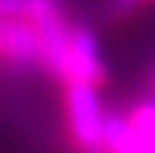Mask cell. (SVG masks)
I'll return each mask as SVG.
<instances>
[{"label":"cell","instance_id":"5b68a950","mask_svg":"<svg viewBox=\"0 0 155 153\" xmlns=\"http://www.w3.org/2000/svg\"><path fill=\"white\" fill-rule=\"evenodd\" d=\"M147 3H155V0H145V5H147Z\"/></svg>","mask_w":155,"mask_h":153},{"label":"cell","instance_id":"8992f818","mask_svg":"<svg viewBox=\"0 0 155 153\" xmlns=\"http://www.w3.org/2000/svg\"><path fill=\"white\" fill-rule=\"evenodd\" d=\"M153 90H155V77H153Z\"/></svg>","mask_w":155,"mask_h":153},{"label":"cell","instance_id":"6da1fadb","mask_svg":"<svg viewBox=\"0 0 155 153\" xmlns=\"http://www.w3.org/2000/svg\"><path fill=\"white\" fill-rule=\"evenodd\" d=\"M66 103V124H68V140L74 151L79 153H105L103 145V121L105 111L100 106L97 90L74 85L63 90Z\"/></svg>","mask_w":155,"mask_h":153},{"label":"cell","instance_id":"7a4b0ae2","mask_svg":"<svg viewBox=\"0 0 155 153\" xmlns=\"http://www.w3.org/2000/svg\"><path fill=\"white\" fill-rule=\"evenodd\" d=\"M0 69L29 74L42 69L40 32L24 19H0Z\"/></svg>","mask_w":155,"mask_h":153},{"label":"cell","instance_id":"277c9868","mask_svg":"<svg viewBox=\"0 0 155 153\" xmlns=\"http://www.w3.org/2000/svg\"><path fill=\"white\" fill-rule=\"evenodd\" d=\"M142 5H145V0H103L100 13L110 24H121V21H129Z\"/></svg>","mask_w":155,"mask_h":153},{"label":"cell","instance_id":"3957f363","mask_svg":"<svg viewBox=\"0 0 155 153\" xmlns=\"http://www.w3.org/2000/svg\"><path fill=\"white\" fill-rule=\"evenodd\" d=\"M105 82H108V71H105V58H103V50H100L97 34L84 24H71V34H68V79H66V87L84 85V87L100 90Z\"/></svg>","mask_w":155,"mask_h":153}]
</instances>
